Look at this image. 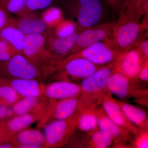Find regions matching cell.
I'll return each instance as SVG.
<instances>
[{"label": "cell", "instance_id": "16", "mask_svg": "<svg viewBox=\"0 0 148 148\" xmlns=\"http://www.w3.org/2000/svg\"><path fill=\"white\" fill-rule=\"evenodd\" d=\"M80 85L67 80L56 82L45 88V95L51 100H63L80 96Z\"/></svg>", "mask_w": 148, "mask_h": 148}, {"label": "cell", "instance_id": "8", "mask_svg": "<svg viewBox=\"0 0 148 148\" xmlns=\"http://www.w3.org/2000/svg\"><path fill=\"white\" fill-rule=\"evenodd\" d=\"M71 9L80 31L97 25L103 15L100 0H75Z\"/></svg>", "mask_w": 148, "mask_h": 148}, {"label": "cell", "instance_id": "22", "mask_svg": "<svg viewBox=\"0 0 148 148\" xmlns=\"http://www.w3.org/2000/svg\"><path fill=\"white\" fill-rule=\"evenodd\" d=\"M114 99L130 121L140 130H148V116L144 110L125 101Z\"/></svg>", "mask_w": 148, "mask_h": 148}, {"label": "cell", "instance_id": "18", "mask_svg": "<svg viewBox=\"0 0 148 148\" xmlns=\"http://www.w3.org/2000/svg\"><path fill=\"white\" fill-rule=\"evenodd\" d=\"M5 84L13 88L21 97H42L45 95V86L37 79H5Z\"/></svg>", "mask_w": 148, "mask_h": 148}, {"label": "cell", "instance_id": "38", "mask_svg": "<svg viewBox=\"0 0 148 148\" xmlns=\"http://www.w3.org/2000/svg\"><path fill=\"white\" fill-rule=\"evenodd\" d=\"M106 1L114 10L119 11L122 0H106Z\"/></svg>", "mask_w": 148, "mask_h": 148}, {"label": "cell", "instance_id": "10", "mask_svg": "<svg viewBox=\"0 0 148 148\" xmlns=\"http://www.w3.org/2000/svg\"><path fill=\"white\" fill-rule=\"evenodd\" d=\"M8 25L18 29L26 36L41 34L45 36L53 31L47 27L41 16L34 12L16 17L12 16Z\"/></svg>", "mask_w": 148, "mask_h": 148}, {"label": "cell", "instance_id": "1", "mask_svg": "<svg viewBox=\"0 0 148 148\" xmlns=\"http://www.w3.org/2000/svg\"><path fill=\"white\" fill-rule=\"evenodd\" d=\"M23 54L43 76L49 75L60 70L65 58L49 50L45 45V36L41 34L26 36Z\"/></svg>", "mask_w": 148, "mask_h": 148}, {"label": "cell", "instance_id": "31", "mask_svg": "<svg viewBox=\"0 0 148 148\" xmlns=\"http://www.w3.org/2000/svg\"><path fill=\"white\" fill-rule=\"evenodd\" d=\"M18 53L10 44L4 40L0 39V61H8Z\"/></svg>", "mask_w": 148, "mask_h": 148}, {"label": "cell", "instance_id": "26", "mask_svg": "<svg viewBox=\"0 0 148 148\" xmlns=\"http://www.w3.org/2000/svg\"><path fill=\"white\" fill-rule=\"evenodd\" d=\"M96 108L87 109L79 112L80 117L77 126L79 130L87 132L98 128V118L95 111Z\"/></svg>", "mask_w": 148, "mask_h": 148}, {"label": "cell", "instance_id": "36", "mask_svg": "<svg viewBox=\"0 0 148 148\" xmlns=\"http://www.w3.org/2000/svg\"><path fill=\"white\" fill-rule=\"evenodd\" d=\"M138 79L141 82L147 83L148 82V59L144 61L138 75Z\"/></svg>", "mask_w": 148, "mask_h": 148}, {"label": "cell", "instance_id": "7", "mask_svg": "<svg viewBox=\"0 0 148 148\" xmlns=\"http://www.w3.org/2000/svg\"><path fill=\"white\" fill-rule=\"evenodd\" d=\"M0 76L11 78L36 79L43 76L36 66L23 54L19 53L8 61H0Z\"/></svg>", "mask_w": 148, "mask_h": 148}, {"label": "cell", "instance_id": "28", "mask_svg": "<svg viewBox=\"0 0 148 148\" xmlns=\"http://www.w3.org/2000/svg\"><path fill=\"white\" fill-rule=\"evenodd\" d=\"M21 97L9 85L0 86V105L11 107Z\"/></svg>", "mask_w": 148, "mask_h": 148}, {"label": "cell", "instance_id": "3", "mask_svg": "<svg viewBox=\"0 0 148 148\" xmlns=\"http://www.w3.org/2000/svg\"><path fill=\"white\" fill-rule=\"evenodd\" d=\"M113 68V66L102 68L82 80L79 84L81 93L77 108V110L80 113L101 105V100L103 95H111L107 87V82Z\"/></svg>", "mask_w": 148, "mask_h": 148}, {"label": "cell", "instance_id": "39", "mask_svg": "<svg viewBox=\"0 0 148 148\" xmlns=\"http://www.w3.org/2000/svg\"><path fill=\"white\" fill-rule=\"evenodd\" d=\"M13 147V144L10 143L9 141L2 142L0 144V148H12Z\"/></svg>", "mask_w": 148, "mask_h": 148}, {"label": "cell", "instance_id": "23", "mask_svg": "<svg viewBox=\"0 0 148 148\" xmlns=\"http://www.w3.org/2000/svg\"><path fill=\"white\" fill-rule=\"evenodd\" d=\"M42 97H24L12 106L14 115H20L31 113L45 112V103Z\"/></svg>", "mask_w": 148, "mask_h": 148}, {"label": "cell", "instance_id": "9", "mask_svg": "<svg viewBox=\"0 0 148 148\" xmlns=\"http://www.w3.org/2000/svg\"><path fill=\"white\" fill-rule=\"evenodd\" d=\"M113 22L97 24L81 31L70 54L108 39Z\"/></svg>", "mask_w": 148, "mask_h": 148}, {"label": "cell", "instance_id": "27", "mask_svg": "<svg viewBox=\"0 0 148 148\" xmlns=\"http://www.w3.org/2000/svg\"><path fill=\"white\" fill-rule=\"evenodd\" d=\"M41 17L47 27L51 29L64 19L62 10L56 7L47 8L43 12Z\"/></svg>", "mask_w": 148, "mask_h": 148}, {"label": "cell", "instance_id": "17", "mask_svg": "<svg viewBox=\"0 0 148 148\" xmlns=\"http://www.w3.org/2000/svg\"><path fill=\"white\" fill-rule=\"evenodd\" d=\"M80 32L77 31L69 36L61 37L56 36L53 31L45 36L46 46L53 53L65 58L70 54Z\"/></svg>", "mask_w": 148, "mask_h": 148}, {"label": "cell", "instance_id": "29", "mask_svg": "<svg viewBox=\"0 0 148 148\" xmlns=\"http://www.w3.org/2000/svg\"><path fill=\"white\" fill-rule=\"evenodd\" d=\"M80 31L77 22L72 19H64L53 29L54 34L61 37L69 36Z\"/></svg>", "mask_w": 148, "mask_h": 148}, {"label": "cell", "instance_id": "20", "mask_svg": "<svg viewBox=\"0 0 148 148\" xmlns=\"http://www.w3.org/2000/svg\"><path fill=\"white\" fill-rule=\"evenodd\" d=\"M79 143L80 147L89 148H109L113 144L114 140L108 132L97 128L87 132Z\"/></svg>", "mask_w": 148, "mask_h": 148}, {"label": "cell", "instance_id": "2", "mask_svg": "<svg viewBox=\"0 0 148 148\" xmlns=\"http://www.w3.org/2000/svg\"><path fill=\"white\" fill-rule=\"evenodd\" d=\"M119 13L118 20L113 22L108 39L106 42L123 52L134 47L144 36V32L147 28L132 16Z\"/></svg>", "mask_w": 148, "mask_h": 148}, {"label": "cell", "instance_id": "40", "mask_svg": "<svg viewBox=\"0 0 148 148\" xmlns=\"http://www.w3.org/2000/svg\"><path fill=\"white\" fill-rule=\"evenodd\" d=\"M5 84V78L0 77V86Z\"/></svg>", "mask_w": 148, "mask_h": 148}, {"label": "cell", "instance_id": "35", "mask_svg": "<svg viewBox=\"0 0 148 148\" xmlns=\"http://www.w3.org/2000/svg\"><path fill=\"white\" fill-rule=\"evenodd\" d=\"M14 116L11 107L0 105V125Z\"/></svg>", "mask_w": 148, "mask_h": 148}, {"label": "cell", "instance_id": "19", "mask_svg": "<svg viewBox=\"0 0 148 148\" xmlns=\"http://www.w3.org/2000/svg\"><path fill=\"white\" fill-rule=\"evenodd\" d=\"M79 97L52 100L50 106L51 115L56 120L66 119L70 117L77 111Z\"/></svg>", "mask_w": 148, "mask_h": 148}, {"label": "cell", "instance_id": "25", "mask_svg": "<svg viewBox=\"0 0 148 148\" xmlns=\"http://www.w3.org/2000/svg\"><path fill=\"white\" fill-rule=\"evenodd\" d=\"M25 37L22 32L10 25H7L0 30V39L7 42L18 53L21 54H23Z\"/></svg>", "mask_w": 148, "mask_h": 148}, {"label": "cell", "instance_id": "21", "mask_svg": "<svg viewBox=\"0 0 148 148\" xmlns=\"http://www.w3.org/2000/svg\"><path fill=\"white\" fill-rule=\"evenodd\" d=\"M14 138V144L19 148H40L45 145L44 135L38 130L24 129Z\"/></svg>", "mask_w": 148, "mask_h": 148}, {"label": "cell", "instance_id": "5", "mask_svg": "<svg viewBox=\"0 0 148 148\" xmlns=\"http://www.w3.org/2000/svg\"><path fill=\"white\" fill-rule=\"evenodd\" d=\"M122 53L107 42H101L68 55L64 58L61 68L66 62L77 58H84L104 68L112 67Z\"/></svg>", "mask_w": 148, "mask_h": 148}, {"label": "cell", "instance_id": "14", "mask_svg": "<svg viewBox=\"0 0 148 148\" xmlns=\"http://www.w3.org/2000/svg\"><path fill=\"white\" fill-rule=\"evenodd\" d=\"M101 104L106 113L114 122L127 129L134 136L139 134L140 130L130 121L111 95H103Z\"/></svg>", "mask_w": 148, "mask_h": 148}, {"label": "cell", "instance_id": "4", "mask_svg": "<svg viewBox=\"0 0 148 148\" xmlns=\"http://www.w3.org/2000/svg\"><path fill=\"white\" fill-rule=\"evenodd\" d=\"M142 82L138 79L130 78L113 68L107 82V87L111 94L120 99H133L136 103L147 106L148 89Z\"/></svg>", "mask_w": 148, "mask_h": 148}, {"label": "cell", "instance_id": "15", "mask_svg": "<svg viewBox=\"0 0 148 148\" xmlns=\"http://www.w3.org/2000/svg\"><path fill=\"white\" fill-rule=\"evenodd\" d=\"M102 68L104 67L95 65L87 59L77 58L66 62L60 70H64L66 75L74 79L82 80Z\"/></svg>", "mask_w": 148, "mask_h": 148}, {"label": "cell", "instance_id": "37", "mask_svg": "<svg viewBox=\"0 0 148 148\" xmlns=\"http://www.w3.org/2000/svg\"><path fill=\"white\" fill-rule=\"evenodd\" d=\"M12 16L10 14L0 7V30L8 25Z\"/></svg>", "mask_w": 148, "mask_h": 148}, {"label": "cell", "instance_id": "34", "mask_svg": "<svg viewBox=\"0 0 148 148\" xmlns=\"http://www.w3.org/2000/svg\"><path fill=\"white\" fill-rule=\"evenodd\" d=\"M134 47L138 49L146 59H148V40L147 35L142 37L136 43Z\"/></svg>", "mask_w": 148, "mask_h": 148}, {"label": "cell", "instance_id": "33", "mask_svg": "<svg viewBox=\"0 0 148 148\" xmlns=\"http://www.w3.org/2000/svg\"><path fill=\"white\" fill-rule=\"evenodd\" d=\"M131 147L148 148V130H140L139 134L134 138L131 142Z\"/></svg>", "mask_w": 148, "mask_h": 148}, {"label": "cell", "instance_id": "11", "mask_svg": "<svg viewBox=\"0 0 148 148\" xmlns=\"http://www.w3.org/2000/svg\"><path fill=\"white\" fill-rule=\"evenodd\" d=\"M98 118V128L109 133L113 139L114 147H126V143L132 142V135L127 129L121 127L114 122L104 111L103 107H98L95 109Z\"/></svg>", "mask_w": 148, "mask_h": 148}, {"label": "cell", "instance_id": "24", "mask_svg": "<svg viewBox=\"0 0 148 148\" xmlns=\"http://www.w3.org/2000/svg\"><path fill=\"white\" fill-rule=\"evenodd\" d=\"M119 12L140 21L148 13V0H122Z\"/></svg>", "mask_w": 148, "mask_h": 148}, {"label": "cell", "instance_id": "12", "mask_svg": "<svg viewBox=\"0 0 148 148\" xmlns=\"http://www.w3.org/2000/svg\"><path fill=\"white\" fill-rule=\"evenodd\" d=\"M146 59L137 48L133 47L122 52L114 64L113 70L126 76L138 79V74Z\"/></svg>", "mask_w": 148, "mask_h": 148}, {"label": "cell", "instance_id": "32", "mask_svg": "<svg viewBox=\"0 0 148 148\" xmlns=\"http://www.w3.org/2000/svg\"><path fill=\"white\" fill-rule=\"evenodd\" d=\"M53 0H27L24 14L46 8L50 5Z\"/></svg>", "mask_w": 148, "mask_h": 148}, {"label": "cell", "instance_id": "30", "mask_svg": "<svg viewBox=\"0 0 148 148\" xmlns=\"http://www.w3.org/2000/svg\"><path fill=\"white\" fill-rule=\"evenodd\" d=\"M27 0H0V7L10 14L16 16L23 15Z\"/></svg>", "mask_w": 148, "mask_h": 148}, {"label": "cell", "instance_id": "13", "mask_svg": "<svg viewBox=\"0 0 148 148\" xmlns=\"http://www.w3.org/2000/svg\"><path fill=\"white\" fill-rule=\"evenodd\" d=\"M45 112L31 113L14 116L0 125L3 142L10 141L14 134L26 129L32 123L44 117Z\"/></svg>", "mask_w": 148, "mask_h": 148}, {"label": "cell", "instance_id": "6", "mask_svg": "<svg viewBox=\"0 0 148 148\" xmlns=\"http://www.w3.org/2000/svg\"><path fill=\"white\" fill-rule=\"evenodd\" d=\"M80 117L77 110L72 116L64 120H55L45 127V146L58 147L64 145L77 128Z\"/></svg>", "mask_w": 148, "mask_h": 148}, {"label": "cell", "instance_id": "41", "mask_svg": "<svg viewBox=\"0 0 148 148\" xmlns=\"http://www.w3.org/2000/svg\"><path fill=\"white\" fill-rule=\"evenodd\" d=\"M3 142V138L2 132L1 128L0 126V144Z\"/></svg>", "mask_w": 148, "mask_h": 148}]
</instances>
